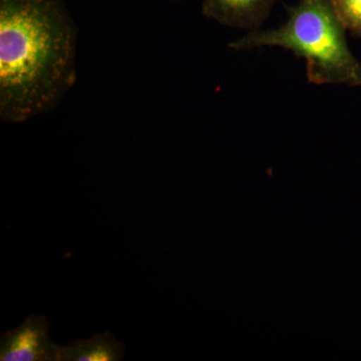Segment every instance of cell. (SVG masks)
<instances>
[{
	"instance_id": "277c9868",
	"label": "cell",
	"mask_w": 361,
	"mask_h": 361,
	"mask_svg": "<svg viewBox=\"0 0 361 361\" xmlns=\"http://www.w3.org/2000/svg\"><path fill=\"white\" fill-rule=\"evenodd\" d=\"M278 0H202V13L220 25L253 32L260 30Z\"/></svg>"
},
{
	"instance_id": "8992f818",
	"label": "cell",
	"mask_w": 361,
	"mask_h": 361,
	"mask_svg": "<svg viewBox=\"0 0 361 361\" xmlns=\"http://www.w3.org/2000/svg\"><path fill=\"white\" fill-rule=\"evenodd\" d=\"M330 2L346 32L361 37V0H330Z\"/></svg>"
},
{
	"instance_id": "5b68a950",
	"label": "cell",
	"mask_w": 361,
	"mask_h": 361,
	"mask_svg": "<svg viewBox=\"0 0 361 361\" xmlns=\"http://www.w3.org/2000/svg\"><path fill=\"white\" fill-rule=\"evenodd\" d=\"M125 351V345L111 332H104L66 346L59 345V361H120Z\"/></svg>"
},
{
	"instance_id": "7a4b0ae2",
	"label": "cell",
	"mask_w": 361,
	"mask_h": 361,
	"mask_svg": "<svg viewBox=\"0 0 361 361\" xmlns=\"http://www.w3.org/2000/svg\"><path fill=\"white\" fill-rule=\"evenodd\" d=\"M287 11L283 25L248 32L230 42V49L281 47L305 59L310 84L360 87L361 61L349 49L345 27L330 0H299Z\"/></svg>"
},
{
	"instance_id": "6da1fadb",
	"label": "cell",
	"mask_w": 361,
	"mask_h": 361,
	"mask_svg": "<svg viewBox=\"0 0 361 361\" xmlns=\"http://www.w3.org/2000/svg\"><path fill=\"white\" fill-rule=\"evenodd\" d=\"M75 21L63 0H0V118L25 123L61 104L77 80Z\"/></svg>"
},
{
	"instance_id": "3957f363",
	"label": "cell",
	"mask_w": 361,
	"mask_h": 361,
	"mask_svg": "<svg viewBox=\"0 0 361 361\" xmlns=\"http://www.w3.org/2000/svg\"><path fill=\"white\" fill-rule=\"evenodd\" d=\"M59 345L49 337L44 315L32 314L0 338L1 361H59Z\"/></svg>"
}]
</instances>
